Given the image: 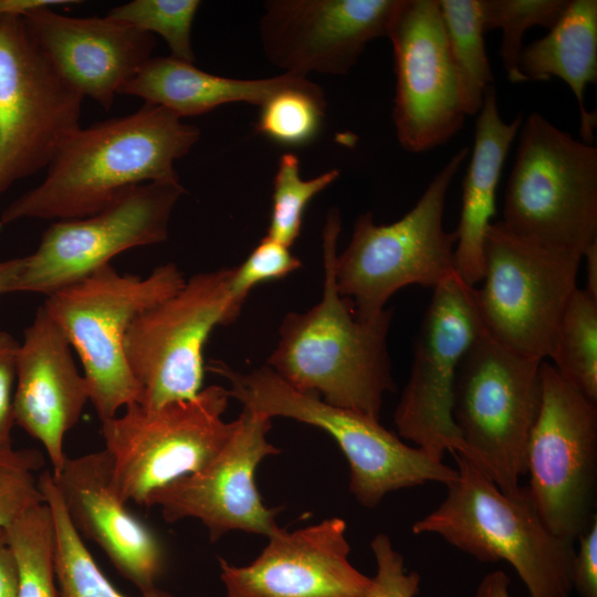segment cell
I'll return each mask as SVG.
<instances>
[{
	"mask_svg": "<svg viewBox=\"0 0 597 597\" xmlns=\"http://www.w3.org/2000/svg\"><path fill=\"white\" fill-rule=\"evenodd\" d=\"M199 138L197 126L146 103L128 115L80 126L60 144L42 182L3 210L0 228L22 219L85 218L134 186L177 182L175 161Z\"/></svg>",
	"mask_w": 597,
	"mask_h": 597,
	"instance_id": "obj_1",
	"label": "cell"
},
{
	"mask_svg": "<svg viewBox=\"0 0 597 597\" xmlns=\"http://www.w3.org/2000/svg\"><path fill=\"white\" fill-rule=\"evenodd\" d=\"M339 232V212L331 209L323 230L322 297L306 312L284 316L266 366L301 392L379 419L384 395L395 390L387 347L392 310L362 321L339 293L335 276Z\"/></svg>",
	"mask_w": 597,
	"mask_h": 597,
	"instance_id": "obj_2",
	"label": "cell"
},
{
	"mask_svg": "<svg viewBox=\"0 0 597 597\" xmlns=\"http://www.w3.org/2000/svg\"><path fill=\"white\" fill-rule=\"evenodd\" d=\"M458 476L412 532L436 534L481 562L504 561L526 586L528 597H570L574 543L553 534L540 517L526 486L503 493L468 458L451 452Z\"/></svg>",
	"mask_w": 597,
	"mask_h": 597,
	"instance_id": "obj_3",
	"label": "cell"
},
{
	"mask_svg": "<svg viewBox=\"0 0 597 597\" xmlns=\"http://www.w3.org/2000/svg\"><path fill=\"white\" fill-rule=\"evenodd\" d=\"M208 368L230 383L229 397L269 418L284 417L317 427L338 444L349 465V491L368 509L390 492L428 482L447 485L458 470L411 447L387 430L378 418L329 405L317 395L301 392L269 366L242 374L220 360Z\"/></svg>",
	"mask_w": 597,
	"mask_h": 597,
	"instance_id": "obj_4",
	"label": "cell"
},
{
	"mask_svg": "<svg viewBox=\"0 0 597 597\" xmlns=\"http://www.w3.org/2000/svg\"><path fill=\"white\" fill-rule=\"evenodd\" d=\"M186 279L172 262L147 276L121 274L107 264L46 296L42 305L78 355L90 402L101 421L140 402L142 391L125 356L134 320L178 292Z\"/></svg>",
	"mask_w": 597,
	"mask_h": 597,
	"instance_id": "obj_5",
	"label": "cell"
},
{
	"mask_svg": "<svg viewBox=\"0 0 597 597\" xmlns=\"http://www.w3.org/2000/svg\"><path fill=\"white\" fill-rule=\"evenodd\" d=\"M468 157V147L452 155L399 220L377 224L370 211L356 219L347 248L336 255L335 276L359 320L378 317L407 285L434 289L455 273L457 234L444 229L443 213L448 189Z\"/></svg>",
	"mask_w": 597,
	"mask_h": 597,
	"instance_id": "obj_6",
	"label": "cell"
},
{
	"mask_svg": "<svg viewBox=\"0 0 597 597\" xmlns=\"http://www.w3.org/2000/svg\"><path fill=\"white\" fill-rule=\"evenodd\" d=\"M520 130L501 221L517 235L583 256L597 241V148L536 112Z\"/></svg>",
	"mask_w": 597,
	"mask_h": 597,
	"instance_id": "obj_7",
	"label": "cell"
},
{
	"mask_svg": "<svg viewBox=\"0 0 597 597\" xmlns=\"http://www.w3.org/2000/svg\"><path fill=\"white\" fill-rule=\"evenodd\" d=\"M541 359L517 354L483 327L463 356L452 416L468 459L503 493L521 490L542 399Z\"/></svg>",
	"mask_w": 597,
	"mask_h": 597,
	"instance_id": "obj_8",
	"label": "cell"
},
{
	"mask_svg": "<svg viewBox=\"0 0 597 597\" xmlns=\"http://www.w3.org/2000/svg\"><path fill=\"white\" fill-rule=\"evenodd\" d=\"M229 398L227 388L211 385L156 408L135 402L101 421L121 500L144 505L157 489L207 465L237 427V419H223Z\"/></svg>",
	"mask_w": 597,
	"mask_h": 597,
	"instance_id": "obj_9",
	"label": "cell"
},
{
	"mask_svg": "<svg viewBox=\"0 0 597 597\" xmlns=\"http://www.w3.org/2000/svg\"><path fill=\"white\" fill-rule=\"evenodd\" d=\"M582 254L517 235L492 222L484 242L483 286L474 300L484 329L509 349L545 360L576 290Z\"/></svg>",
	"mask_w": 597,
	"mask_h": 597,
	"instance_id": "obj_10",
	"label": "cell"
},
{
	"mask_svg": "<svg viewBox=\"0 0 597 597\" xmlns=\"http://www.w3.org/2000/svg\"><path fill=\"white\" fill-rule=\"evenodd\" d=\"M232 268L197 273L170 297L138 315L124 343L139 385V405L156 408L202 389L203 347L216 326L232 324L241 303L230 291Z\"/></svg>",
	"mask_w": 597,
	"mask_h": 597,
	"instance_id": "obj_11",
	"label": "cell"
},
{
	"mask_svg": "<svg viewBox=\"0 0 597 597\" xmlns=\"http://www.w3.org/2000/svg\"><path fill=\"white\" fill-rule=\"evenodd\" d=\"M542 399L526 448V486L547 528L575 543L596 516L597 402L542 362Z\"/></svg>",
	"mask_w": 597,
	"mask_h": 597,
	"instance_id": "obj_12",
	"label": "cell"
},
{
	"mask_svg": "<svg viewBox=\"0 0 597 597\" xmlns=\"http://www.w3.org/2000/svg\"><path fill=\"white\" fill-rule=\"evenodd\" d=\"M83 96L54 69L22 15H0V196L48 168L80 127Z\"/></svg>",
	"mask_w": 597,
	"mask_h": 597,
	"instance_id": "obj_13",
	"label": "cell"
},
{
	"mask_svg": "<svg viewBox=\"0 0 597 597\" xmlns=\"http://www.w3.org/2000/svg\"><path fill=\"white\" fill-rule=\"evenodd\" d=\"M474 289L455 273L433 289L394 412L399 436L440 461L447 451L468 457L452 409L459 366L483 329Z\"/></svg>",
	"mask_w": 597,
	"mask_h": 597,
	"instance_id": "obj_14",
	"label": "cell"
},
{
	"mask_svg": "<svg viewBox=\"0 0 597 597\" xmlns=\"http://www.w3.org/2000/svg\"><path fill=\"white\" fill-rule=\"evenodd\" d=\"M184 192L179 181L146 182L94 214L52 223L36 250L22 258L14 292L48 296L111 264L126 250L166 241L172 210Z\"/></svg>",
	"mask_w": 597,
	"mask_h": 597,
	"instance_id": "obj_15",
	"label": "cell"
},
{
	"mask_svg": "<svg viewBox=\"0 0 597 597\" xmlns=\"http://www.w3.org/2000/svg\"><path fill=\"white\" fill-rule=\"evenodd\" d=\"M271 418L243 407L222 450L202 469L154 491L145 506H157L166 522L200 521L211 542L232 531L266 537L280 527V507L265 506L255 482L260 462L281 450L268 440Z\"/></svg>",
	"mask_w": 597,
	"mask_h": 597,
	"instance_id": "obj_16",
	"label": "cell"
},
{
	"mask_svg": "<svg viewBox=\"0 0 597 597\" xmlns=\"http://www.w3.org/2000/svg\"><path fill=\"white\" fill-rule=\"evenodd\" d=\"M387 38L394 50L392 119L401 147L423 153L448 143L465 113L438 0H400Z\"/></svg>",
	"mask_w": 597,
	"mask_h": 597,
	"instance_id": "obj_17",
	"label": "cell"
},
{
	"mask_svg": "<svg viewBox=\"0 0 597 597\" xmlns=\"http://www.w3.org/2000/svg\"><path fill=\"white\" fill-rule=\"evenodd\" d=\"M400 0H272L260 36L266 57L285 73L345 75L367 44L387 36Z\"/></svg>",
	"mask_w": 597,
	"mask_h": 597,
	"instance_id": "obj_18",
	"label": "cell"
},
{
	"mask_svg": "<svg viewBox=\"0 0 597 597\" xmlns=\"http://www.w3.org/2000/svg\"><path fill=\"white\" fill-rule=\"evenodd\" d=\"M346 522L329 517L280 528L250 564L219 558L227 597H371L373 577L349 562Z\"/></svg>",
	"mask_w": 597,
	"mask_h": 597,
	"instance_id": "obj_19",
	"label": "cell"
},
{
	"mask_svg": "<svg viewBox=\"0 0 597 597\" xmlns=\"http://www.w3.org/2000/svg\"><path fill=\"white\" fill-rule=\"evenodd\" d=\"M52 478L78 534L95 542L142 596L157 589L166 567L165 548L151 528L134 516L117 495L105 449L67 457Z\"/></svg>",
	"mask_w": 597,
	"mask_h": 597,
	"instance_id": "obj_20",
	"label": "cell"
},
{
	"mask_svg": "<svg viewBox=\"0 0 597 597\" xmlns=\"http://www.w3.org/2000/svg\"><path fill=\"white\" fill-rule=\"evenodd\" d=\"M72 349L41 305L19 343L13 416L15 425L43 446L54 474L67 458L65 436L90 401L87 381Z\"/></svg>",
	"mask_w": 597,
	"mask_h": 597,
	"instance_id": "obj_21",
	"label": "cell"
},
{
	"mask_svg": "<svg viewBox=\"0 0 597 597\" xmlns=\"http://www.w3.org/2000/svg\"><path fill=\"white\" fill-rule=\"evenodd\" d=\"M28 30L50 63L83 97L104 109L122 85L149 59L154 35L104 18H74L51 7L23 15Z\"/></svg>",
	"mask_w": 597,
	"mask_h": 597,
	"instance_id": "obj_22",
	"label": "cell"
},
{
	"mask_svg": "<svg viewBox=\"0 0 597 597\" xmlns=\"http://www.w3.org/2000/svg\"><path fill=\"white\" fill-rule=\"evenodd\" d=\"M523 119H502L494 85L486 88L478 113L473 148L462 187L460 220L455 231V274L468 285L482 282L484 242L496 212V191L502 169Z\"/></svg>",
	"mask_w": 597,
	"mask_h": 597,
	"instance_id": "obj_23",
	"label": "cell"
},
{
	"mask_svg": "<svg viewBox=\"0 0 597 597\" xmlns=\"http://www.w3.org/2000/svg\"><path fill=\"white\" fill-rule=\"evenodd\" d=\"M301 75L284 73L260 80L214 75L172 56L149 57L125 82L118 94L132 95L146 104L164 107L178 117L196 116L229 103L261 106Z\"/></svg>",
	"mask_w": 597,
	"mask_h": 597,
	"instance_id": "obj_24",
	"label": "cell"
},
{
	"mask_svg": "<svg viewBox=\"0 0 597 597\" xmlns=\"http://www.w3.org/2000/svg\"><path fill=\"white\" fill-rule=\"evenodd\" d=\"M519 70L527 82L558 77L570 87L578 103L582 138L589 144L597 117L585 106V92L588 84L597 83V1L569 0L549 32L522 48Z\"/></svg>",
	"mask_w": 597,
	"mask_h": 597,
	"instance_id": "obj_25",
	"label": "cell"
},
{
	"mask_svg": "<svg viewBox=\"0 0 597 597\" xmlns=\"http://www.w3.org/2000/svg\"><path fill=\"white\" fill-rule=\"evenodd\" d=\"M465 115H478L493 74L484 44L481 0H438Z\"/></svg>",
	"mask_w": 597,
	"mask_h": 597,
	"instance_id": "obj_26",
	"label": "cell"
},
{
	"mask_svg": "<svg viewBox=\"0 0 597 597\" xmlns=\"http://www.w3.org/2000/svg\"><path fill=\"white\" fill-rule=\"evenodd\" d=\"M39 484L50 506L54 524V567L60 597H127L117 590L100 569L82 536L71 523L52 472L44 470ZM143 597H175L155 589Z\"/></svg>",
	"mask_w": 597,
	"mask_h": 597,
	"instance_id": "obj_27",
	"label": "cell"
},
{
	"mask_svg": "<svg viewBox=\"0 0 597 597\" xmlns=\"http://www.w3.org/2000/svg\"><path fill=\"white\" fill-rule=\"evenodd\" d=\"M549 358L568 384L597 402V300L585 290L570 295Z\"/></svg>",
	"mask_w": 597,
	"mask_h": 597,
	"instance_id": "obj_28",
	"label": "cell"
},
{
	"mask_svg": "<svg viewBox=\"0 0 597 597\" xmlns=\"http://www.w3.org/2000/svg\"><path fill=\"white\" fill-rule=\"evenodd\" d=\"M14 553L17 597H60L54 567V524L50 506L36 505L6 528Z\"/></svg>",
	"mask_w": 597,
	"mask_h": 597,
	"instance_id": "obj_29",
	"label": "cell"
},
{
	"mask_svg": "<svg viewBox=\"0 0 597 597\" xmlns=\"http://www.w3.org/2000/svg\"><path fill=\"white\" fill-rule=\"evenodd\" d=\"M256 130L291 147L313 142L323 125L326 101L323 90L306 76L280 90L261 106Z\"/></svg>",
	"mask_w": 597,
	"mask_h": 597,
	"instance_id": "obj_30",
	"label": "cell"
},
{
	"mask_svg": "<svg viewBox=\"0 0 597 597\" xmlns=\"http://www.w3.org/2000/svg\"><path fill=\"white\" fill-rule=\"evenodd\" d=\"M569 0H481L485 32L501 29L500 59L511 83L527 82L519 70L525 32L535 25L551 29Z\"/></svg>",
	"mask_w": 597,
	"mask_h": 597,
	"instance_id": "obj_31",
	"label": "cell"
},
{
	"mask_svg": "<svg viewBox=\"0 0 597 597\" xmlns=\"http://www.w3.org/2000/svg\"><path fill=\"white\" fill-rule=\"evenodd\" d=\"M338 176L339 171L332 169L315 178L303 179L298 158L294 154L282 155L273 179L272 209L266 235L291 248L300 237L307 205Z\"/></svg>",
	"mask_w": 597,
	"mask_h": 597,
	"instance_id": "obj_32",
	"label": "cell"
},
{
	"mask_svg": "<svg viewBox=\"0 0 597 597\" xmlns=\"http://www.w3.org/2000/svg\"><path fill=\"white\" fill-rule=\"evenodd\" d=\"M200 3L198 0H134L111 9L105 17L159 34L172 57L193 63L191 29Z\"/></svg>",
	"mask_w": 597,
	"mask_h": 597,
	"instance_id": "obj_33",
	"label": "cell"
},
{
	"mask_svg": "<svg viewBox=\"0 0 597 597\" xmlns=\"http://www.w3.org/2000/svg\"><path fill=\"white\" fill-rule=\"evenodd\" d=\"M44 465L34 449H0V527L7 528L30 509L44 503L36 472Z\"/></svg>",
	"mask_w": 597,
	"mask_h": 597,
	"instance_id": "obj_34",
	"label": "cell"
},
{
	"mask_svg": "<svg viewBox=\"0 0 597 597\" xmlns=\"http://www.w3.org/2000/svg\"><path fill=\"white\" fill-rule=\"evenodd\" d=\"M300 268L301 261L290 247L265 235L240 265L232 268L231 294L243 304L254 286L281 280Z\"/></svg>",
	"mask_w": 597,
	"mask_h": 597,
	"instance_id": "obj_35",
	"label": "cell"
},
{
	"mask_svg": "<svg viewBox=\"0 0 597 597\" xmlns=\"http://www.w3.org/2000/svg\"><path fill=\"white\" fill-rule=\"evenodd\" d=\"M377 572L373 577L371 597H415L419 590L420 576L407 572L404 556L394 548L386 534H377L370 542Z\"/></svg>",
	"mask_w": 597,
	"mask_h": 597,
	"instance_id": "obj_36",
	"label": "cell"
},
{
	"mask_svg": "<svg viewBox=\"0 0 597 597\" xmlns=\"http://www.w3.org/2000/svg\"><path fill=\"white\" fill-rule=\"evenodd\" d=\"M18 348L19 342L10 333L0 331V449L12 447Z\"/></svg>",
	"mask_w": 597,
	"mask_h": 597,
	"instance_id": "obj_37",
	"label": "cell"
},
{
	"mask_svg": "<svg viewBox=\"0 0 597 597\" xmlns=\"http://www.w3.org/2000/svg\"><path fill=\"white\" fill-rule=\"evenodd\" d=\"M576 541H578V549L575 551L570 569L573 590H576L579 597H597L596 516Z\"/></svg>",
	"mask_w": 597,
	"mask_h": 597,
	"instance_id": "obj_38",
	"label": "cell"
},
{
	"mask_svg": "<svg viewBox=\"0 0 597 597\" xmlns=\"http://www.w3.org/2000/svg\"><path fill=\"white\" fill-rule=\"evenodd\" d=\"M18 565L6 528L0 527V597H17Z\"/></svg>",
	"mask_w": 597,
	"mask_h": 597,
	"instance_id": "obj_39",
	"label": "cell"
},
{
	"mask_svg": "<svg viewBox=\"0 0 597 597\" xmlns=\"http://www.w3.org/2000/svg\"><path fill=\"white\" fill-rule=\"evenodd\" d=\"M509 586V576L503 570L496 569L484 575L474 597H511Z\"/></svg>",
	"mask_w": 597,
	"mask_h": 597,
	"instance_id": "obj_40",
	"label": "cell"
},
{
	"mask_svg": "<svg viewBox=\"0 0 597 597\" xmlns=\"http://www.w3.org/2000/svg\"><path fill=\"white\" fill-rule=\"evenodd\" d=\"M80 1L74 0H0V15L18 14L23 15L28 11L42 7H54L74 4Z\"/></svg>",
	"mask_w": 597,
	"mask_h": 597,
	"instance_id": "obj_41",
	"label": "cell"
},
{
	"mask_svg": "<svg viewBox=\"0 0 597 597\" xmlns=\"http://www.w3.org/2000/svg\"><path fill=\"white\" fill-rule=\"evenodd\" d=\"M22 266V258L0 262V295L14 292V286Z\"/></svg>",
	"mask_w": 597,
	"mask_h": 597,
	"instance_id": "obj_42",
	"label": "cell"
},
{
	"mask_svg": "<svg viewBox=\"0 0 597 597\" xmlns=\"http://www.w3.org/2000/svg\"><path fill=\"white\" fill-rule=\"evenodd\" d=\"M586 261L587 283L585 291L597 300V241L591 243L583 253Z\"/></svg>",
	"mask_w": 597,
	"mask_h": 597,
	"instance_id": "obj_43",
	"label": "cell"
}]
</instances>
